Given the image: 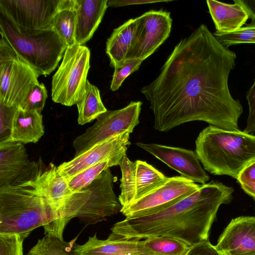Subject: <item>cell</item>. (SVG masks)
<instances>
[{"label": "cell", "instance_id": "6da1fadb", "mask_svg": "<svg viewBox=\"0 0 255 255\" xmlns=\"http://www.w3.org/2000/svg\"><path fill=\"white\" fill-rule=\"evenodd\" d=\"M236 58L205 24L182 39L158 77L140 90L150 103L154 128L167 131L199 121L224 129L239 130L243 108L232 97L228 85Z\"/></svg>", "mask_w": 255, "mask_h": 255}, {"label": "cell", "instance_id": "7a4b0ae2", "mask_svg": "<svg viewBox=\"0 0 255 255\" xmlns=\"http://www.w3.org/2000/svg\"><path fill=\"white\" fill-rule=\"evenodd\" d=\"M234 191L232 187L212 181L166 208L145 216L126 218L111 230L119 238L140 240L166 236L192 246L208 240L219 207L231 202Z\"/></svg>", "mask_w": 255, "mask_h": 255}, {"label": "cell", "instance_id": "3957f363", "mask_svg": "<svg viewBox=\"0 0 255 255\" xmlns=\"http://www.w3.org/2000/svg\"><path fill=\"white\" fill-rule=\"evenodd\" d=\"M36 176L23 183L0 187V235H17L25 240L40 227L45 236L51 235L56 217Z\"/></svg>", "mask_w": 255, "mask_h": 255}, {"label": "cell", "instance_id": "277c9868", "mask_svg": "<svg viewBox=\"0 0 255 255\" xmlns=\"http://www.w3.org/2000/svg\"><path fill=\"white\" fill-rule=\"evenodd\" d=\"M195 144L204 169L214 175L237 179L244 168L255 160V135L240 130L210 125L200 132Z\"/></svg>", "mask_w": 255, "mask_h": 255}, {"label": "cell", "instance_id": "5b68a950", "mask_svg": "<svg viewBox=\"0 0 255 255\" xmlns=\"http://www.w3.org/2000/svg\"><path fill=\"white\" fill-rule=\"evenodd\" d=\"M0 33L18 55L39 75L50 74L63 58L67 48L53 28L21 29L1 15Z\"/></svg>", "mask_w": 255, "mask_h": 255}, {"label": "cell", "instance_id": "8992f818", "mask_svg": "<svg viewBox=\"0 0 255 255\" xmlns=\"http://www.w3.org/2000/svg\"><path fill=\"white\" fill-rule=\"evenodd\" d=\"M90 51L85 45L67 47L62 61L52 77L51 97L66 106L77 104L85 91L90 68Z\"/></svg>", "mask_w": 255, "mask_h": 255}, {"label": "cell", "instance_id": "52a82bcc", "mask_svg": "<svg viewBox=\"0 0 255 255\" xmlns=\"http://www.w3.org/2000/svg\"><path fill=\"white\" fill-rule=\"evenodd\" d=\"M39 74L2 36L0 41V103L22 108Z\"/></svg>", "mask_w": 255, "mask_h": 255}, {"label": "cell", "instance_id": "ba28073f", "mask_svg": "<svg viewBox=\"0 0 255 255\" xmlns=\"http://www.w3.org/2000/svg\"><path fill=\"white\" fill-rule=\"evenodd\" d=\"M142 104L140 101H132L124 108L101 115L93 126L74 140L75 156L124 131L131 133L139 124Z\"/></svg>", "mask_w": 255, "mask_h": 255}, {"label": "cell", "instance_id": "9c48e42d", "mask_svg": "<svg viewBox=\"0 0 255 255\" xmlns=\"http://www.w3.org/2000/svg\"><path fill=\"white\" fill-rule=\"evenodd\" d=\"M200 185L181 176L167 177L162 185L122 207L126 218L145 216L166 208L197 190Z\"/></svg>", "mask_w": 255, "mask_h": 255}, {"label": "cell", "instance_id": "30bf717a", "mask_svg": "<svg viewBox=\"0 0 255 255\" xmlns=\"http://www.w3.org/2000/svg\"><path fill=\"white\" fill-rule=\"evenodd\" d=\"M61 0H0V14L26 30L52 28Z\"/></svg>", "mask_w": 255, "mask_h": 255}, {"label": "cell", "instance_id": "8fae6325", "mask_svg": "<svg viewBox=\"0 0 255 255\" xmlns=\"http://www.w3.org/2000/svg\"><path fill=\"white\" fill-rule=\"evenodd\" d=\"M137 27L127 60H145L169 37L172 19L170 13L163 9L150 10L138 17Z\"/></svg>", "mask_w": 255, "mask_h": 255}, {"label": "cell", "instance_id": "7c38bea8", "mask_svg": "<svg viewBox=\"0 0 255 255\" xmlns=\"http://www.w3.org/2000/svg\"><path fill=\"white\" fill-rule=\"evenodd\" d=\"M122 177L118 197L122 207L154 190L167 179L162 173L145 161H131L125 155L120 161Z\"/></svg>", "mask_w": 255, "mask_h": 255}, {"label": "cell", "instance_id": "4fadbf2b", "mask_svg": "<svg viewBox=\"0 0 255 255\" xmlns=\"http://www.w3.org/2000/svg\"><path fill=\"white\" fill-rule=\"evenodd\" d=\"M114 181L108 168L88 186L90 193L80 220L85 227L104 221L120 212L122 206L114 191Z\"/></svg>", "mask_w": 255, "mask_h": 255}, {"label": "cell", "instance_id": "5bb4252c", "mask_svg": "<svg viewBox=\"0 0 255 255\" xmlns=\"http://www.w3.org/2000/svg\"><path fill=\"white\" fill-rule=\"evenodd\" d=\"M128 131L101 142L58 166L59 173L69 182L87 168L119 154L126 153L130 144Z\"/></svg>", "mask_w": 255, "mask_h": 255}, {"label": "cell", "instance_id": "9a60e30c", "mask_svg": "<svg viewBox=\"0 0 255 255\" xmlns=\"http://www.w3.org/2000/svg\"><path fill=\"white\" fill-rule=\"evenodd\" d=\"M42 168L39 162L30 160L23 144L13 141L0 144V187L31 180Z\"/></svg>", "mask_w": 255, "mask_h": 255}, {"label": "cell", "instance_id": "2e32d148", "mask_svg": "<svg viewBox=\"0 0 255 255\" xmlns=\"http://www.w3.org/2000/svg\"><path fill=\"white\" fill-rule=\"evenodd\" d=\"M136 144L183 177L202 185L209 180V175L201 166L194 151L155 143L137 142Z\"/></svg>", "mask_w": 255, "mask_h": 255}, {"label": "cell", "instance_id": "e0dca14e", "mask_svg": "<svg viewBox=\"0 0 255 255\" xmlns=\"http://www.w3.org/2000/svg\"><path fill=\"white\" fill-rule=\"evenodd\" d=\"M215 247L223 255L255 253V216L233 219L220 235Z\"/></svg>", "mask_w": 255, "mask_h": 255}, {"label": "cell", "instance_id": "ac0fdd59", "mask_svg": "<svg viewBox=\"0 0 255 255\" xmlns=\"http://www.w3.org/2000/svg\"><path fill=\"white\" fill-rule=\"evenodd\" d=\"M76 255H153L144 247L143 241L118 238L111 233L106 240L97 238V233L83 245H75Z\"/></svg>", "mask_w": 255, "mask_h": 255}, {"label": "cell", "instance_id": "d6986e66", "mask_svg": "<svg viewBox=\"0 0 255 255\" xmlns=\"http://www.w3.org/2000/svg\"><path fill=\"white\" fill-rule=\"evenodd\" d=\"M36 180L43 195L51 205L56 217L51 235L54 237L59 213L75 191L71 190L67 180L61 175L57 167L52 163L40 170L36 176Z\"/></svg>", "mask_w": 255, "mask_h": 255}, {"label": "cell", "instance_id": "ffe728a7", "mask_svg": "<svg viewBox=\"0 0 255 255\" xmlns=\"http://www.w3.org/2000/svg\"><path fill=\"white\" fill-rule=\"evenodd\" d=\"M108 0H76V43L84 45L92 37L108 8Z\"/></svg>", "mask_w": 255, "mask_h": 255}, {"label": "cell", "instance_id": "44dd1931", "mask_svg": "<svg viewBox=\"0 0 255 255\" xmlns=\"http://www.w3.org/2000/svg\"><path fill=\"white\" fill-rule=\"evenodd\" d=\"M216 31L229 33L246 24L249 18L246 11L239 3H226L214 0L206 1Z\"/></svg>", "mask_w": 255, "mask_h": 255}, {"label": "cell", "instance_id": "7402d4cb", "mask_svg": "<svg viewBox=\"0 0 255 255\" xmlns=\"http://www.w3.org/2000/svg\"><path fill=\"white\" fill-rule=\"evenodd\" d=\"M44 134L41 113L21 108L17 109L12 125L11 141L22 144L36 143Z\"/></svg>", "mask_w": 255, "mask_h": 255}, {"label": "cell", "instance_id": "603a6c76", "mask_svg": "<svg viewBox=\"0 0 255 255\" xmlns=\"http://www.w3.org/2000/svg\"><path fill=\"white\" fill-rule=\"evenodd\" d=\"M137 27V19L131 18L115 28L106 43V52L110 65L115 68L124 64L132 45Z\"/></svg>", "mask_w": 255, "mask_h": 255}, {"label": "cell", "instance_id": "cb8c5ba5", "mask_svg": "<svg viewBox=\"0 0 255 255\" xmlns=\"http://www.w3.org/2000/svg\"><path fill=\"white\" fill-rule=\"evenodd\" d=\"M76 0H61L58 9L53 17L52 28L67 47L76 44Z\"/></svg>", "mask_w": 255, "mask_h": 255}, {"label": "cell", "instance_id": "d4e9b609", "mask_svg": "<svg viewBox=\"0 0 255 255\" xmlns=\"http://www.w3.org/2000/svg\"><path fill=\"white\" fill-rule=\"evenodd\" d=\"M78 108V123L83 125L89 123L108 110L104 106L100 91L88 80L85 93L76 104Z\"/></svg>", "mask_w": 255, "mask_h": 255}, {"label": "cell", "instance_id": "484cf974", "mask_svg": "<svg viewBox=\"0 0 255 255\" xmlns=\"http://www.w3.org/2000/svg\"><path fill=\"white\" fill-rule=\"evenodd\" d=\"M143 245L153 255H186L191 246L180 240L166 236L145 239Z\"/></svg>", "mask_w": 255, "mask_h": 255}, {"label": "cell", "instance_id": "4316f807", "mask_svg": "<svg viewBox=\"0 0 255 255\" xmlns=\"http://www.w3.org/2000/svg\"><path fill=\"white\" fill-rule=\"evenodd\" d=\"M126 154V153L119 154L85 170L68 182L70 189L74 192L88 186L104 170L119 165L121 159Z\"/></svg>", "mask_w": 255, "mask_h": 255}, {"label": "cell", "instance_id": "83f0119b", "mask_svg": "<svg viewBox=\"0 0 255 255\" xmlns=\"http://www.w3.org/2000/svg\"><path fill=\"white\" fill-rule=\"evenodd\" d=\"M75 239L66 242L50 236L37 240L26 255H76L73 251Z\"/></svg>", "mask_w": 255, "mask_h": 255}, {"label": "cell", "instance_id": "f1b7e54d", "mask_svg": "<svg viewBox=\"0 0 255 255\" xmlns=\"http://www.w3.org/2000/svg\"><path fill=\"white\" fill-rule=\"evenodd\" d=\"M214 36L225 46L240 44H255V24L252 23L233 32L221 33L215 31Z\"/></svg>", "mask_w": 255, "mask_h": 255}, {"label": "cell", "instance_id": "f546056e", "mask_svg": "<svg viewBox=\"0 0 255 255\" xmlns=\"http://www.w3.org/2000/svg\"><path fill=\"white\" fill-rule=\"evenodd\" d=\"M47 98V91L44 84L38 83L32 87L21 109L41 113Z\"/></svg>", "mask_w": 255, "mask_h": 255}, {"label": "cell", "instance_id": "4dcf8cb0", "mask_svg": "<svg viewBox=\"0 0 255 255\" xmlns=\"http://www.w3.org/2000/svg\"><path fill=\"white\" fill-rule=\"evenodd\" d=\"M143 61L141 59L127 60L123 64L114 68L111 90L113 91L118 90L126 78L138 69Z\"/></svg>", "mask_w": 255, "mask_h": 255}, {"label": "cell", "instance_id": "1f68e13d", "mask_svg": "<svg viewBox=\"0 0 255 255\" xmlns=\"http://www.w3.org/2000/svg\"><path fill=\"white\" fill-rule=\"evenodd\" d=\"M18 108L0 103V144L11 141L13 119Z\"/></svg>", "mask_w": 255, "mask_h": 255}, {"label": "cell", "instance_id": "d6a6232c", "mask_svg": "<svg viewBox=\"0 0 255 255\" xmlns=\"http://www.w3.org/2000/svg\"><path fill=\"white\" fill-rule=\"evenodd\" d=\"M24 240L17 235H0V255H24Z\"/></svg>", "mask_w": 255, "mask_h": 255}, {"label": "cell", "instance_id": "836d02e7", "mask_svg": "<svg viewBox=\"0 0 255 255\" xmlns=\"http://www.w3.org/2000/svg\"><path fill=\"white\" fill-rule=\"evenodd\" d=\"M246 98L249 107V114L244 131L250 133L255 131V80L247 92Z\"/></svg>", "mask_w": 255, "mask_h": 255}, {"label": "cell", "instance_id": "e575fe53", "mask_svg": "<svg viewBox=\"0 0 255 255\" xmlns=\"http://www.w3.org/2000/svg\"><path fill=\"white\" fill-rule=\"evenodd\" d=\"M186 255H223L212 245L209 240H205L191 246Z\"/></svg>", "mask_w": 255, "mask_h": 255}, {"label": "cell", "instance_id": "d590c367", "mask_svg": "<svg viewBox=\"0 0 255 255\" xmlns=\"http://www.w3.org/2000/svg\"><path fill=\"white\" fill-rule=\"evenodd\" d=\"M171 0H108V7H120L134 4L151 3L159 2H169Z\"/></svg>", "mask_w": 255, "mask_h": 255}, {"label": "cell", "instance_id": "8d00e7d4", "mask_svg": "<svg viewBox=\"0 0 255 255\" xmlns=\"http://www.w3.org/2000/svg\"><path fill=\"white\" fill-rule=\"evenodd\" d=\"M237 180L240 184L255 182V160L244 168Z\"/></svg>", "mask_w": 255, "mask_h": 255}, {"label": "cell", "instance_id": "74e56055", "mask_svg": "<svg viewBox=\"0 0 255 255\" xmlns=\"http://www.w3.org/2000/svg\"><path fill=\"white\" fill-rule=\"evenodd\" d=\"M240 4L246 11L249 18H251L253 24H255V0H234Z\"/></svg>", "mask_w": 255, "mask_h": 255}, {"label": "cell", "instance_id": "f35d334b", "mask_svg": "<svg viewBox=\"0 0 255 255\" xmlns=\"http://www.w3.org/2000/svg\"><path fill=\"white\" fill-rule=\"evenodd\" d=\"M240 185L245 192L255 200V182H245Z\"/></svg>", "mask_w": 255, "mask_h": 255}, {"label": "cell", "instance_id": "ab89813d", "mask_svg": "<svg viewBox=\"0 0 255 255\" xmlns=\"http://www.w3.org/2000/svg\"><path fill=\"white\" fill-rule=\"evenodd\" d=\"M241 255H255V253H250Z\"/></svg>", "mask_w": 255, "mask_h": 255}]
</instances>
